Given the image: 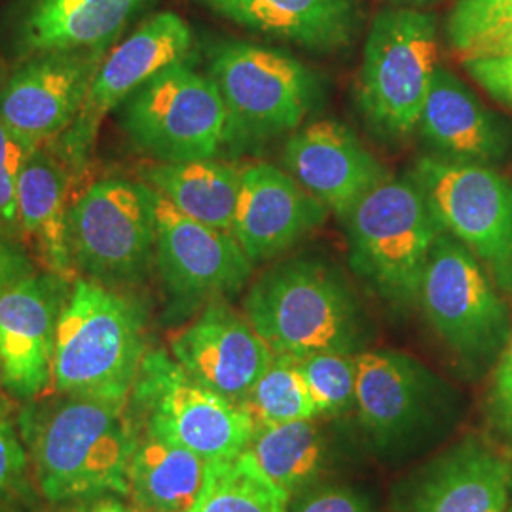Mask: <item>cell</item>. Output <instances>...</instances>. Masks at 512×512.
<instances>
[{
	"label": "cell",
	"instance_id": "cell-4",
	"mask_svg": "<svg viewBox=\"0 0 512 512\" xmlns=\"http://www.w3.org/2000/svg\"><path fill=\"white\" fill-rule=\"evenodd\" d=\"M342 222L355 275L393 310L416 308L427 258L444 232L416 177H389Z\"/></svg>",
	"mask_w": 512,
	"mask_h": 512
},
{
	"label": "cell",
	"instance_id": "cell-1",
	"mask_svg": "<svg viewBox=\"0 0 512 512\" xmlns=\"http://www.w3.org/2000/svg\"><path fill=\"white\" fill-rule=\"evenodd\" d=\"M124 410L61 393L21 404L16 425L44 503L59 507L105 495L129 499L137 437Z\"/></svg>",
	"mask_w": 512,
	"mask_h": 512
},
{
	"label": "cell",
	"instance_id": "cell-34",
	"mask_svg": "<svg viewBox=\"0 0 512 512\" xmlns=\"http://www.w3.org/2000/svg\"><path fill=\"white\" fill-rule=\"evenodd\" d=\"M287 512H376V509L361 490L348 484L323 482L289 499Z\"/></svg>",
	"mask_w": 512,
	"mask_h": 512
},
{
	"label": "cell",
	"instance_id": "cell-29",
	"mask_svg": "<svg viewBox=\"0 0 512 512\" xmlns=\"http://www.w3.org/2000/svg\"><path fill=\"white\" fill-rule=\"evenodd\" d=\"M243 408L251 414L256 427L317 418L310 387L296 359L289 355H274L247 395Z\"/></svg>",
	"mask_w": 512,
	"mask_h": 512
},
{
	"label": "cell",
	"instance_id": "cell-16",
	"mask_svg": "<svg viewBox=\"0 0 512 512\" xmlns=\"http://www.w3.org/2000/svg\"><path fill=\"white\" fill-rule=\"evenodd\" d=\"M107 50L31 55L0 84V120L31 147L59 137L82 109Z\"/></svg>",
	"mask_w": 512,
	"mask_h": 512
},
{
	"label": "cell",
	"instance_id": "cell-26",
	"mask_svg": "<svg viewBox=\"0 0 512 512\" xmlns=\"http://www.w3.org/2000/svg\"><path fill=\"white\" fill-rule=\"evenodd\" d=\"M135 433V431H133ZM129 501L148 512H188L202 492L207 461L171 440L135 433Z\"/></svg>",
	"mask_w": 512,
	"mask_h": 512
},
{
	"label": "cell",
	"instance_id": "cell-14",
	"mask_svg": "<svg viewBox=\"0 0 512 512\" xmlns=\"http://www.w3.org/2000/svg\"><path fill=\"white\" fill-rule=\"evenodd\" d=\"M192 42L194 35L186 19L175 12H160L105 55L82 109L57 137L61 160L71 167L86 164L105 116L120 109L152 76L183 61Z\"/></svg>",
	"mask_w": 512,
	"mask_h": 512
},
{
	"label": "cell",
	"instance_id": "cell-28",
	"mask_svg": "<svg viewBox=\"0 0 512 512\" xmlns=\"http://www.w3.org/2000/svg\"><path fill=\"white\" fill-rule=\"evenodd\" d=\"M289 497L264 475L249 450L209 461L203 488L188 512H287Z\"/></svg>",
	"mask_w": 512,
	"mask_h": 512
},
{
	"label": "cell",
	"instance_id": "cell-18",
	"mask_svg": "<svg viewBox=\"0 0 512 512\" xmlns=\"http://www.w3.org/2000/svg\"><path fill=\"white\" fill-rule=\"evenodd\" d=\"M329 215V209L285 169L268 162L241 169L232 236L255 266L287 255Z\"/></svg>",
	"mask_w": 512,
	"mask_h": 512
},
{
	"label": "cell",
	"instance_id": "cell-9",
	"mask_svg": "<svg viewBox=\"0 0 512 512\" xmlns=\"http://www.w3.org/2000/svg\"><path fill=\"white\" fill-rule=\"evenodd\" d=\"M418 306L467 370L480 374L497 365L511 338L509 302L478 258L446 232L427 258Z\"/></svg>",
	"mask_w": 512,
	"mask_h": 512
},
{
	"label": "cell",
	"instance_id": "cell-15",
	"mask_svg": "<svg viewBox=\"0 0 512 512\" xmlns=\"http://www.w3.org/2000/svg\"><path fill=\"white\" fill-rule=\"evenodd\" d=\"M73 283L44 270L0 294V363L18 403L54 389L57 327Z\"/></svg>",
	"mask_w": 512,
	"mask_h": 512
},
{
	"label": "cell",
	"instance_id": "cell-7",
	"mask_svg": "<svg viewBox=\"0 0 512 512\" xmlns=\"http://www.w3.org/2000/svg\"><path fill=\"white\" fill-rule=\"evenodd\" d=\"M124 412L135 433L181 444L207 463L236 458L256 431L241 404L198 382L160 348L148 349Z\"/></svg>",
	"mask_w": 512,
	"mask_h": 512
},
{
	"label": "cell",
	"instance_id": "cell-41",
	"mask_svg": "<svg viewBox=\"0 0 512 512\" xmlns=\"http://www.w3.org/2000/svg\"><path fill=\"white\" fill-rule=\"evenodd\" d=\"M505 512H512V501H511V505H509V507H507V511Z\"/></svg>",
	"mask_w": 512,
	"mask_h": 512
},
{
	"label": "cell",
	"instance_id": "cell-35",
	"mask_svg": "<svg viewBox=\"0 0 512 512\" xmlns=\"http://www.w3.org/2000/svg\"><path fill=\"white\" fill-rule=\"evenodd\" d=\"M461 65L494 101L512 110V54L469 55Z\"/></svg>",
	"mask_w": 512,
	"mask_h": 512
},
{
	"label": "cell",
	"instance_id": "cell-25",
	"mask_svg": "<svg viewBox=\"0 0 512 512\" xmlns=\"http://www.w3.org/2000/svg\"><path fill=\"white\" fill-rule=\"evenodd\" d=\"M241 169L219 158L158 162L143 169V183L184 217L232 234Z\"/></svg>",
	"mask_w": 512,
	"mask_h": 512
},
{
	"label": "cell",
	"instance_id": "cell-11",
	"mask_svg": "<svg viewBox=\"0 0 512 512\" xmlns=\"http://www.w3.org/2000/svg\"><path fill=\"white\" fill-rule=\"evenodd\" d=\"M131 145L158 162L217 158L228 147V112L209 74L169 65L120 105Z\"/></svg>",
	"mask_w": 512,
	"mask_h": 512
},
{
	"label": "cell",
	"instance_id": "cell-8",
	"mask_svg": "<svg viewBox=\"0 0 512 512\" xmlns=\"http://www.w3.org/2000/svg\"><path fill=\"white\" fill-rule=\"evenodd\" d=\"M355 414L382 456L406 458L456 427L458 393L408 353L365 349L357 353Z\"/></svg>",
	"mask_w": 512,
	"mask_h": 512
},
{
	"label": "cell",
	"instance_id": "cell-37",
	"mask_svg": "<svg viewBox=\"0 0 512 512\" xmlns=\"http://www.w3.org/2000/svg\"><path fill=\"white\" fill-rule=\"evenodd\" d=\"M37 274V266L21 239L0 232V294Z\"/></svg>",
	"mask_w": 512,
	"mask_h": 512
},
{
	"label": "cell",
	"instance_id": "cell-12",
	"mask_svg": "<svg viewBox=\"0 0 512 512\" xmlns=\"http://www.w3.org/2000/svg\"><path fill=\"white\" fill-rule=\"evenodd\" d=\"M154 209V268L169 321L192 319L209 302L228 300L249 285L255 262L230 232L184 217L156 192Z\"/></svg>",
	"mask_w": 512,
	"mask_h": 512
},
{
	"label": "cell",
	"instance_id": "cell-6",
	"mask_svg": "<svg viewBox=\"0 0 512 512\" xmlns=\"http://www.w3.org/2000/svg\"><path fill=\"white\" fill-rule=\"evenodd\" d=\"M439 67V21L418 8L395 6L372 19L357 82V105L385 141L416 133Z\"/></svg>",
	"mask_w": 512,
	"mask_h": 512
},
{
	"label": "cell",
	"instance_id": "cell-5",
	"mask_svg": "<svg viewBox=\"0 0 512 512\" xmlns=\"http://www.w3.org/2000/svg\"><path fill=\"white\" fill-rule=\"evenodd\" d=\"M207 74L228 112V147H253L291 135L321 101V80L308 65L262 44H215L207 54Z\"/></svg>",
	"mask_w": 512,
	"mask_h": 512
},
{
	"label": "cell",
	"instance_id": "cell-32",
	"mask_svg": "<svg viewBox=\"0 0 512 512\" xmlns=\"http://www.w3.org/2000/svg\"><path fill=\"white\" fill-rule=\"evenodd\" d=\"M16 418L0 420V512H44Z\"/></svg>",
	"mask_w": 512,
	"mask_h": 512
},
{
	"label": "cell",
	"instance_id": "cell-33",
	"mask_svg": "<svg viewBox=\"0 0 512 512\" xmlns=\"http://www.w3.org/2000/svg\"><path fill=\"white\" fill-rule=\"evenodd\" d=\"M33 148L0 120V232L19 239V173Z\"/></svg>",
	"mask_w": 512,
	"mask_h": 512
},
{
	"label": "cell",
	"instance_id": "cell-20",
	"mask_svg": "<svg viewBox=\"0 0 512 512\" xmlns=\"http://www.w3.org/2000/svg\"><path fill=\"white\" fill-rule=\"evenodd\" d=\"M511 501V459L469 435L414 476L401 512H505Z\"/></svg>",
	"mask_w": 512,
	"mask_h": 512
},
{
	"label": "cell",
	"instance_id": "cell-39",
	"mask_svg": "<svg viewBox=\"0 0 512 512\" xmlns=\"http://www.w3.org/2000/svg\"><path fill=\"white\" fill-rule=\"evenodd\" d=\"M495 54H512V31L511 33H507L505 37H501L499 40H495L494 44L486 46L484 50H480V52H476V54L473 55ZM467 57H469V55H467Z\"/></svg>",
	"mask_w": 512,
	"mask_h": 512
},
{
	"label": "cell",
	"instance_id": "cell-31",
	"mask_svg": "<svg viewBox=\"0 0 512 512\" xmlns=\"http://www.w3.org/2000/svg\"><path fill=\"white\" fill-rule=\"evenodd\" d=\"M512 31V0H458L446 21V37L458 54H476Z\"/></svg>",
	"mask_w": 512,
	"mask_h": 512
},
{
	"label": "cell",
	"instance_id": "cell-3",
	"mask_svg": "<svg viewBox=\"0 0 512 512\" xmlns=\"http://www.w3.org/2000/svg\"><path fill=\"white\" fill-rule=\"evenodd\" d=\"M148 349L145 302L76 277L57 327L54 391L126 406Z\"/></svg>",
	"mask_w": 512,
	"mask_h": 512
},
{
	"label": "cell",
	"instance_id": "cell-10",
	"mask_svg": "<svg viewBox=\"0 0 512 512\" xmlns=\"http://www.w3.org/2000/svg\"><path fill=\"white\" fill-rule=\"evenodd\" d=\"M69 241L76 274L110 289H135L154 266L152 188L118 177L90 184L69 207Z\"/></svg>",
	"mask_w": 512,
	"mask_h": 512
},
{
	"label": "cell",
	"instance_id": "cell-17",
	"mask_svg": "<svg viewBox=\"0 0 512 512\" xmlns=\"http://www.w3.org/2000/svg\"><path fill=\"white\" fill-rule=\"evenodd\" d=\"M169 353L198 382L232 403H245L274 351L245 313L228 300H213L169 340Z\"/></svg>",
	"mask_w": 512,
	"mask_h": 512
},
{
	"label": "cell",
	"instance_id": "cell-23",
	"mask_svg": "<svg viewBox=\"0 0 512 512\" xmlns=\"http://www.w3.org/2000/svg\"><path fill=\"white\" fill-rule=\"evenodd\" d=\"M147 4L148 0H23L14 19L19 54L109 50Z\"/></svg>",
	"mask_w": 512,
	"mask_h": 512
},
{
	"label": "cell",
	"instance_id": "cell-30",
	"mask_svg": "<svg viewBox=\"0 0 512 512\" xmlns=\"http://www.w3.org/2000/svg\"><path fill=\"white\" fill-rule=\"evenodd\" d=\"M294 359L310 387L319 420L342 418L355 412L357 355L319 351Z\"/></svg>",
	"mask_w": 512,
	"mask_h": 512
},
{
	"label": "cell",
	"instance_id": "cell-38",
	"mask_svg": "<svg viewBox=\"0 0 512 512\" xmlns=\"http://www.w3.org/2000/svg\"><path fill=\"white\" fill-rule=\"evenodd\" d=\"M16 404L18 401L8 393V389L4 385V370L0 363V420H14L18 416Z\"/></svg>",
	"mask_w": 512,
	"mask_h": 512
},
{
	"label": "cell",
	"instance_id": "cell-27",
	"mask_svg": "<svg viewBox=\"0 0 512 512\" xmlns=\"http://www.w3.org/2000/svg\"><path fill=\"white\" fill-rule=\"evenodd\" d=\"M317 420L258 425L247 448L258 469L289 499L329 482L334 469L336 450Z\"/></svg>",
	"mask_w": 512,
	"mask_h": 512
},
{
	"label": "cell",
	"instance_id": "cell-42",
	"mask_svg": "<svg viewBox=\"0 0 512 512\" xmlns=\"http://www.w3.org/2000/svg\"><path fill=\"white\" fill-rule=\"evenodd\" d=\"M133 512H148V511H141V509H137V507H135V511Z\"/></svg>",
	"mask_w": 512,
	"mask_h": 512
},
{
	"label": "cell",
	"instance_id": "cell-22",
	"mask_svg": "<svg viewBox=\"0 0 512 512\" xmlns=\"http://www.w3.org/2000/svg\"><path fill=\"white\" fill-rule=\"evenodd\" d=\"M241 29L315 54H334L355 40L361 14L355 0H200Z\"/></svg>",
	"mask_w": 512,
	"mask_h": 512
},
{
	"label": "cell",
	"instance_id": "cell-36",
	"mask_svg": "<svg viewBox=\"0 0 512 512\" xmlns=\"http://www.w3.org/2000/svg\"><path fill=\"white\" fill-rule=\"evenodd\" d=\"M488 421L499 435L512 439V332L507 346L503 349L486 401Z\"/></svg>",
	"mask_w": 512,
	"mask_h": 512
},
{
	"label": "cell",
	"instance_id": "cell-24",
	"mask_svg": "<svg viewBox=\"0 0 512 512\" xmlns=\"http://www.w3.org/2000/svg\"><path fill=\"white\" fill-rule=\"evenodd\" d=\"M69 207L63 164L42 145L33 148L19 173V232L46 272L73 283L78 275L69 241Z\"/></svg>",
	"mask_w": 512,
	"mask_h": 512
},
{
	"label": "cell",
	"instance_id": "cell-19",
	"mask_svg": "<svg viewBox=\"0 0 512 512\" xmlns=\"http://www.w3.org/2000/svg\"><path fill=\"white\" fill-rule=\"evenodd\" d=\"M281 160L285 171L340 220L391 177L351 129L332 120L293 131Z\"/></svg>",
	"mask_w": 512,
	"mask_h": 512
},
{
	"label": "cell",
	"instance_id": "cell-2",
	"mask_svg": "<svg viewBox=\"0 0 512 512\" xmlns=\"http://www.w3.org/2000/svg\"><path fill=\"white\" fill-rule=\"evenodd\" d=\"M243 313L274 355H357L370 340V323L355 289L321 256L277 260L247 289Z\"/></svg>",
	"mask_w": 512,
	"mask_h": 512
},
{
	"label": "cell",
	"instance_id": "cell-40",
	"mask_svg": "<svg viewBox=\"0 0 512 512\" xmlns=\"http://www.w3.org/2000/svg\"><path fill=\"white\" fill-rule=\"evenodd\" d=\"M391 2H393L395 6L423 10V8H427V6H431V4H435V2H439V0H391Z\"/></svg>",
	"mask_w": 512,
	"mask_h": 512
},
{
	"label": "cell",
	"instance_id": "cell-21",
	"mask_svg": "<svg viewBox=\"0 0 512 512\" xmlns=\"http://www.w3.org/2000/svg\"><path fill=\"white\" fill-rule=\"evenodd\" d=\"M416 133L431 158L448 164L495 167L512 150L511 124L442 65L433 76Z\"/></svg>",
	"mask_w": 512,
	"mask_h": 512
},
{
	"label": "cell",
	"instance_id": "cell-13",
	"mask_svg": "<svg viewBox=\"0 0 512 512\" xmlns=\"http://www.w3.org/2000/svg\"><path fill=\"white\" fill-rule=\"evenodd\" d=\"M412 175L446 234L465 245L512 302V183L495 167L420 158Z\"/></svg>",
	"mask_w": 512,
	"mask_h": 512
}]
</instances>
